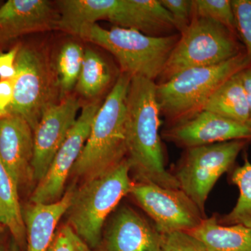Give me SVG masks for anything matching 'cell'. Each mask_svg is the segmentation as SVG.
<instances>
[{
	"label": "cell",
	"instance_id": "cell-1",
	"mask_svg": "<svg viewBox=\"0 0 251 251\" xmlns=\"http://www.w3.org/2000/svg\"><path fill=\"white\" fill-rule=\"evenodd\" d=\"M154 81L131 77L126 102V159L138 182L179 188L165 166L159 135L161 110Z\"/></svg>",
	"mask_w": 251,
	"mask_h": 251
},
{
	"label": "cell",
	"instance_id": "cell-2",
	"mask_svg": "<svg viewBox=\"0 0 251 251\" xmlns=\"http://www.w3.org/2000/svg\"><path fill=\"white\" fill-rule=\"evenodd\" d=\"M131 77L121 73L101 103L72 173L83 181L103 174L127 156L126 102Z\"/></svg>",
	"mask_w": 251,
	"mask_h": 251
},
{
	"label": "cell",
	"instance_id": "cell-3",
	"mask_svg": "<svg viewBox=\"0 0 251 251\" xmlns=\"http://www.w3.org/2000/svg\"><path fill=\"white\" fill-rule=\"evenodd\" d=\"M126 158L106 173L85 181L75 188L65 215L69 225L91 250L101 242L104 226L122 198L130 194L134 184Z\"/></svg>",
	"mask_w": 251,
	"mask_h": 251
},
{
	"label": "cell",
	"instance_id": "cell-4",
	"mask_svg": "<svg viewBox=\"0 0 251 251\" xmlns=\"http://www.w3.org/2000/svg\"><path fill=\"white\" fill-rule=\"evenodd\" d=\"M247 52L210 67L192 68L156 85L161 115L173 125L187 121L202 111L212 94L229 77L251 67Z\"/></svg>",
	"mask_w": 251,
	"mask_h": 251
},
{
	"label": "cell",
	"instance_id": "cell-5",
	"mask_svg": "<svg viewBox=\"0 0 251 251\" xmlns=\"http://www.w3.org/2000/svg\"><path fill=\"white\" fill-rule=\"evenodd\" d=\"M16 66L9 116L22 117L34 130L44 113L62 100L54 60L45 46L21 43Z\"/></svg>",
	"mask_w": 251,
	"mask_h": 251
},
{
	"label": "cell",
	"instance_id": "cell-6",
	"mask_svg": "<svg viewBox=\"0 0 251 251\" xmlns=\"http://www.w3.org/2000/svg\"><path fill=\"white\" fill-rule=\"evenodd\" d=\"M179 38L149 36L117 26L107 29L96 24L81 39L110 52L120 64L122 73L154 81L161 76Z\"/></svg>",
	"mask_w": 251,
	"mask_h": 251
},
{
	"label": "cell",
	"instance_id": "cell-7",
	"mask_svg": "<svg viewBox=\"0 0 251 251\" xmlns=\"http://www.w3.org/2000/svg\"><path fill=\"white\" fill-rule=\"evenodd\" d=\"M241 52L240 45L232 31L209 18L193 16L172 51L159 83L186 69L216 65Z\"/></svg>",
	"mask_w": 251,
	"mask_h": 251
},
{
	"label": "cell",
	"instance_id": "cell-8",
	"mask_svg": "<svg viewBox=\"0 0 251 251\" xmlns=\"http://www.w3.org/2000/svg\"><path fill=\"white\" fill-rule=\"evenodd\" d=\"M247 141L232 140L186 149L174 175L180 189L204 215L211 190L232 166Z\"/></svg>",
	"mask_w": 251,
	"mask_h": 251
},
{
	"label": "cell",
	"instance_id": "cell-9",
	"mask_svg": "<svg viewBox=\"0 0 251 251\" xmlns=\"http://www.w3.org/2000/svg\"><path fill=\"white\" fill-rule=\"evenodd\" d=\"M130 194L161 234L175 231L190 232L206 218L180 188L136 181Z\"/></svg>",
	"mask_w": 251,
	"mask_h": 251
},
{
	"label": "cell",
	"instance_id": "cell-10",
	"mask_svg": "<svg viewBox=\"0 0 251 251\" xmlns=\"http://www.w3.org/2000/svg\"><path fill=\"white\" fill-rule=\"evenodd\" d=\"M101 103L96 99L82 107L80 116L54 156L45 176L33 191L31 203L51 204L63 197L68 177L85 147L92 122Z\"/></svg>",
	"mask_w": 251,
	"mask_h": 251
},
{
	"label": "cell",
	"instance_id": "cell-11",
	"mask_svg": "<svg viewBox=\"0 0 251 251\" xmlns=\"http://www.w3.org/2000/svg\"><path fill=\"white\" fill-rule=\"evenodd\" d=\"M81 108L80 99L71 94L51 107L34 130L33 180L39 183L45 176L54 156L75 125Z\"/></svg>",
	"mask_w": 251,
	"mask_h": 251
},
{
	"label": "cell",
	"instance_id": "cell-12",
	"mask_svg": "<svg viewBox=\"0 0 251 251\" xmlns=\"http://www.w3.org/2000/svg\"><path fill=\"white\" fill-rule=\"evenodd\" d=\"M49 0H8L0 6V51L21 38L57 30L59 11Z\"/></svg>",
	"mask_w": 251,
	"mask_h": 251
},
{
	"label": "cell",
	"instance_id": "cell-13",
	"mask_svg": "<svg viewBox=\"0 0 251 251\" xmlns=\"http://www.w3.org/2000/svg\"><path fill=\"white\" fill-rule=\"evenodd\" d=\"M162 234L128 205L119 206L104 226L97 251H161Z\"/></svg>",
	"mask_w": 251,
	"mask_h": 251
},
{
	"label": "cell",
	"instance_id": "cell-14",
	"mask_svg": "<svg viewBox=\"0 0 251 251\" xmlns=\"http://www.w3.org/2000/svg\"><path fill=\"white\" fill-rule=\"evenodd\" d=\"M163 136L188 149L232 140H251V126L202 110L187 121L172 126Z\"/></svg>",
	"mask_w": 251,
	"mask_h": 251
},
{
	"label": "cell",
	"instance_id": "cell-15",
	"mask_svg": "<svg viewBox=\"0 0 251 251\" xmlns=\"http://www.w3.org/2000/svg\"><path fill=\"white\" fill-rule=\"evenodd\" d=\"M33 156L34 130L28 122L16 115L0 118V160L19 188L33 180Z\"/></svg>",
	"mask_w": 251,
	"mask_h": 251
},
{
	"label": "cell",
	"instance_id": "cell-16",
	"mask_svg": "<svg viewBox=\"0 0 251 251\" xmlns=\"http://www.w3.org/2000/svg\"><path fill=\"white\" fill-rule=\"evenodd\" d=\"M108 21L117 27L152 36H168L175 29L171 14L160 0H115Z\"/></svg>",
	"mask_w": 251,
	"mask_h": 251
},
{
	"label": "cell",
	"instance_id": "cell-17",
	"mask_svg": "<svg viewBox=\"0 0 251 251\" xmlns=\"http://www.w3.org/2000/svg\"><path fill=\"white\" fill-rule=\"evenodd\" d=\"M75 186L69 188L63 197L51 204L31 203L23 210L26 227L27 251H49L57 226L72 202Z\"/></svg>",
	"mask_w": 251,
	"mask_h": 251
},
{
	"label": "cell",
	"instance_id": "cell-18",
	"mask_svg": "<svg viewBox=\"0 0 251 251\" xmlns=\"http://www.w3.org/2000/svg\"><path fill=\"white\" fill-rule=\"evenodd\" d=\"M57 30L82 38L101 20H108L115 0H59Z\"/></svg>",
	"mask_w": 251,
	"mask_h": 251
},
{
	"label": "cell",
	"instance_id": "cell-19",
	"mask_svg": "<svg viewBox=\"0 0 251 251\" xmlns=\"http://www.w3.org/2000/svg\"><path fill=\"white\" fill-rule=\"evenodd\" d=\"M190 233L209 251H251V228L242 225L223 226L215 216L206 218Z\"/></svg>",
	"mask_w": 251,
	"mask_h": 251
},
{
	"label": "cell",
	"instance_id": "cell-20",
	"mask_svg": "<svg viewBox=\"0 0 251 251\" xmlns=\"http://www.w3.org/2000/svg\"><path fill=\"white\" fill-rule=\"evenodd\" d=\"M239 73L220 86L207 100L202 110L251 126L250 111Z\"/></svg>",
	"mask_w": 251,
	"mask_h": 251
},
{
	"label": "cell",
	"instance_id": "cell-21",
	"mask_svg": "<svg viewBox=\"0 0 251 251\" xmlns=\"http://www.w3.org/2000/svg\"><path fill=\"white\" fill-rule=\"evenodd\" d=\"M18 189L16 181L0 160V224L9 229L18 247H23L26 227Z\"/></svg>",
	"mask_w": 251,
	"mask_h": 251
},
{
	"label": "cell",
	"instance_id": "cell-22",
	"mask_svg": "<svg viewBox=\"0 0 251 251\" xmlns=\"http://www.w3.org/2000/svg\"><path fill=\"white\" fill-rule=\"evenodd\" d=\"M112 77L110 67L105 59L93 50L85 49L75 92L90 101L98 99L99 96L110 85Z\"/></svg>",
	"mask_w": 251,
	"mask_h": 251
},
{
	"label": "cell",
	"instance_id": "cell-23",
	"mask_svg": "<svg viewBox=\"0 0 251 251\" xmlns=\"http://www.w3.org/2000/svg\"><path fill=\"white\" fill-rule=\"evenodd\" d=\"M85 50L79 43L69 41L62 45L54 60L62 100L72 94V91L75 90L83 63Z\"/></svg>",
	"mask_w": 251,
	"mask_h": 251
},
{
	"label": "cell",
	"instance_id": "cell-24",
	"mask_svg": "<svg viewBox=\"0 0 251 251\" xmlns=\"http://www.w3.org/2000/svg\"><path fill=\"white\" fill-rule=\"evenodd\" d=\"M232 181L239 188V196L232 210L224 218V223L251 228V163L247 156L244 164L234 170Z\"/></svg>",
	"mask_w": 251,
	"mask_h": 251
},
{
	"label": "cell",
	"instance_id": "cell-25",
	"mask_svg": "<svg viewBox=\"0 0 251 251\" xmlns=\"http://www.w3.org/2000/svg\"><path fill=\"white\" fill-rule=\"evenodd\" d=\"M193 16L209 18L237 34L235 16L229 0H193Z\"/></svg>",
	"mask_w": 251,
	"mask_h": 251
},
{
	"label": "cell",
	"instance_id": "cell-26",
	"mask_svg": "<svg viewBox=\"0 0 251 251\" xmlns=\"http://www.w3.org/2000/svg\"><path fill=\"white\" fill-rule=\"evenodd\" d=\"M161 251H209L201 240L186 231L162 234Z\"/></svg>",
	"mask_w": 251,
	"mask_h": 251
},
{
	"label": "cell",
	"instance_id": "cell-27",
	"mask_svg": "<svg viewBox=\"0 0 251 251\" xmlns=\"http://www.w3.org/2000/svg\"><path fill=\"white\" fill-rule=\"evenodd\" d=\"M237 26V33L242 38L251 61V0L232 1Z\"/></svg>",
	"mask_w": 251,
	"mask_h": 251
},
{
	"label": "cell",
	"instance_id": "cell-28",
	"mask_svg": "<svg viewBox=\"0 0 251 251\" xmlns=\"http://www.w3.org/2000/svg\"><path fill=\"white\" fill-rule=\"evenodd\" d=\"M163 7L171 14L175 29L180 34L191 24L193 17V0H160Z\"/></svg>",
	"mask_w": 251,
	"mask_h": 251
},
{
	"label": "cell",
	"instance_id": "cell-29",
	"mask_svg": "<svg viewBox=\"0 0 251 251\" xmlns=\"http://www.w3.org/2000/svg\"><path fill=\"white\" fill-rule=\"evenodd\" d=\"M49 251H92L88 246L66 224L56 231Z\"/></svg>",
	"mask_w": 251,
	"mask_h": 251
},
{
	"label": "cell",
	"instance_id": "cell-30",
	"mask_svg": "<svg viewBox=\"0 0 251 251\" xmlns=\"http://www.w3.org/2000/svg\"><path fill=\"white\" fill-rule=\"evenodd\" d=\"M20 44L17 43L9 50L0 51V80H14L16 75V58Z\"/></svg>",
	"mask_w": 251,
	"mask_h": 251
},
{
	"label": "cell",
	"instance_id": "cell-31",
	"mask_svg": "<svg viewBox=\"0 0 251 251\" xmlns=\"http://www.w3.org/2000/svg\"><path fill=\"white\" fill-rule=\"evenodd\" d=\"M14 99L13 80H0V118L9 116Z\"/></svg>",
	"mask_w": 251,
	"mask_h": 251
},
{
	"label": "cell",
	"instance_id": "cell-32",
	"mask_svg": "<svg viewBox=\"0 0 251 251\" xmlns=\"http://www.w3.org/2000/svg\"><path fill=\"white\" fill-rule=\"evenodd\" d=\"M241 80H242L243 87L247 97L248 105H249V111L251 122V66L244 69L239 73Z\"/></svg>",
	"mask_w": 251,
	"mask_h": 251
},
{
	"label": "cell",
	"instance_id": "cell-33",
	"mask_svg": "<svg viewBox=\"0 0 251 251\" xmlns=\"http://www.w3.org/2000/svg\"><path fill=\"white\" fill-rule=\"evenodd\" d=\"M19 247L16 244V243L14 242L12 246V249H11V251H20Z\"/></svg>",
	"mask_w": 251,
	"mask_h": 251
},
{
	"label": "cell",
	"instance_id": "cell-34",
	"mask_svg": "<svg viewBox=\"0 0 251 251\" xmlns=\"http://www.w3.org/2000/svg\"><path fill=\"white\" fill-rule=\"evenodd\" d=\"M0 251H6L4 244L1 242V237H0Z\"/></svg>",
	"mask_w": 251,
	"mask_h": 251
},
{
	"label": "cell",
	"instance_id": "cell-35",
	"mask_svg": "<svg viewBox=\"0 0 251 251\" xmlns=\"http://www.w3.org/2000/svg\"><path fill=\"white\" fill-rule=\"evenodd\" d=\"M3 226L0 224V237H1V234H2L3 232Z\"/></svg>",
	"mask_w": 251,
	"mask_h": 251
},
{
	"label": "cell",
	"instance_id": "cell-36",
	"mask_svg": "<svg viewBox=\"0 0 251 251\" xmlns=\"http://www.w3.org/2000/svg\"><path fill=\"white\" fill-rule=\"evenodd\" d=\"M3 4V1H0V6H1V4Z\"/></svg>",
	"mask_w": 251,
	"mask_h": 251
}]
</instances>
